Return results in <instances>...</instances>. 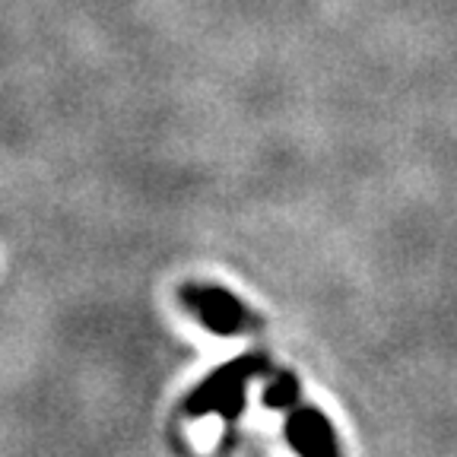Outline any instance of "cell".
<instances>
[{"label": "cell", "mask_w": 457, "mask_h": 457, "mask_svg": "<svg viewBox=\"0 0 457 457\" xmlns=\"http://www.w3.org/2000/svg\"><path fill=\"white\" fill-rule=\"evenodd\" d=\"M264 369H267V353H242V356L228 359L226 365L213 369L207 378L187 394L185 413L191 420H200V416L236 420L245 410L248 381H254Z\"/></svg>", "instance_id": "6da1fadb"}, {"label": "cell", "mask_w": 457, "mask_h": 457, "mask_svg": "<svg viewBox=\"0 0 457 457\" xmlns=\"http://www.w3.org/2000/svg\"><path fill=\"white\" fill-rule=\"evenodd\" d=\"M302 403V387L299 378H295L293 371H277L264 387V407L273 410V413H289V410Z\"/></svg>", "instance_id": "277c9868"}, {"label": "cell", "mask_w": 457, "mask_h": 457, "mask_svg": "<svg viewBox=\"0 0 457 457\" xmlns=\"http://www.w3.org/2000/svg\"><path fill=\"white\" fill-rule=\"evenodd\" d=\"M179 295L181 305L216 337H238L257 324V318L248 312V305L236 293H228L226 286L185 283Z\"/></svg>", "instance_id": "7a4b0ae2"}, {"label": "cell", "mask_w": 457, "mask_h": 457, "mask_svg": "<svg viewBox=\"0 0 457 457\" xmlns=\"http://www.w3.org/2000/svg\"><path fill=\"white\" fill-rule=\"evenodd\" d=\"M283 436L286 445L302 457H334L340 451L334 422L312 403H295L286 413Z\"/></svg>", "instance_id": "3957f363"}]
</instances>
